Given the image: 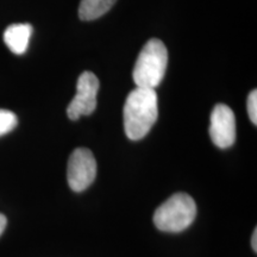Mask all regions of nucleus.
Masks as SVG:
<instances>
[{
	"label": "nucleus",
	"mask_w": 257,
	"mask_h": 257,
	"mask_svg": "<svg viewBox=\"0 0 257 257\" xmlns=\"http://www.w3.org/2000/svg\"><path fill=\"white\" fill-rule=\"evenodd\" d=\"M246 110H248L250 120L252 121L253 125H256L257 124V91L256 89H253L252 92H250L248 100H246Z\"/></svg>",
	"instance_id": "obj_10"
},
{
	"label": "nucleus",
	"mask_w": 257,
	"mask_h": 257,
	"mask_svg": "<svg viewBox=\"0 0 257 257\" xmlns=\"http://www.w3.org/2000/svg\"><path fill=\"white\" fill-rule=\"evenodd\" d=\"M117 0H81L79 17L82 21H94L107 14Z\"/></svg>",
	"instance_id": "obj_8"
},
{
	"label": "nucleus",
	"mask_w": 257,
	"mask_h": 257,
	"mask_svg": "<svg viewBox=\"0 0 257 257\" xmlns=\"http://www.w3.org/2000/svg\"><path fill=\"white\" fill-rule=\"evenodd\" d=\"M68 184L74 192H82L93 184L96 176V161L91 150L78 148L68 162Z\"/></svg>",
	"instance_id": "obj_4"
},
{
	"label": "nucleus",
	"mask_w": 257,
	"mask_h": 257,
	"mask_svg": "<svg viewBox=\"0 0 257 257\" xmlns=\"http://www.w3.org/2000/svg\"><path fill=\"white\" fill-rule=\"evenodd\" d=\"M168 64V50L162 41L152 38L146 43L137 57L133 78L137 87H159L162 82Z\"/></svg>",
	"instance_id": "obj_2"
},
{
	"label": "nucleus",
	"mask_w": 257,
	"mask_h": 257,
	"mask_svg": "<svg viewBox=\"0 0 257 257\" xmlns=\"http://www.w3.org/2000/svg\"><path fill=\"white\" fill-rule=\"evenodd\" d=\"M99 80L91 72H83L76 83V94L67 107L69 119L78 120L82 115H89L96 107Z\"/></svg>",
	"instance_id": "obj_5"
},
{
	"label": "nucleus",
	"mask_w": 257,
	"mask_h": 257,
	"mask_svg": "<svg viewBox=\"0 0 257 257\" xmlns=\"http://www.w3.org/2000/svg\"><path fill=\"white\" fill-rule=\"evenodd\" d=\"M159 99L155 89L136 87L125 100L123 118L126 136L140 141L149 134L159 117Z\"/></svg>",
	"instance_id": "obj_1"
},
{
	"label": "nucleus",
	"mask_w": 257,
	"mask_h": 257,
	"mask_svg": "<svg viewBox=\"0 0 257 257\" xmlns=\"http://www.w3.org/2000/svg\"><path fill=\"white\" fill-rule=\"evenodd\" d=\"M31 35L32 27L30 24H12L4 32V42L16 55H23L29 47Z\"/></svg>",
	"instance_id": "obj_7"
},
{
	"label": "nucleus",
	"mask_w": 257,
	"mask_h": 257,
	"mask_svg": "<svg viewBox=\"0 0 257 257\" xmlns=\"http://www.w3.org/2000/svg\"><path fill=\"white\" fill-rule=\"evenodd\" d=\"M251 246L253 249V251H257V230L255 229L253 230V233H252V238H251Z\"/></svg>",
	"instance_id": "obj_12"
},
{
	"label": "nucleus",
	"mask_w": 257,
	"mask_h": 257,
	"mask_svg": "<svg viewBox=\"0 0 257 257\" xmlns=\"http://www.w3.org/2000/svg\"><path fill=\"white\" fill-rule=\"evenodd\" d=\"M18 119L14 112L9 110H0V136L9 134L17 126Z\"/></svg>",
	"instance_id": "obj_9"
},
{
	"label": "nucleus",
	"mask_w": 257,
	"mask_h": 257,
	"mask_svg": "<svg viewBox=\"0 0 257 257\" xmlns=\"http://www.w3.org/2000/svg\"><path fill=\"white\" fill-rule=\"evenodd\" d=\"M197 216V205L191 195L176 193L155 211L154 223L165 232H181L187 229Z\"/></svg>",
	"instance_id": "obj_3"
},
{
	"label": "nucleus",
	"mask_w": 257,
	"mask_h": 257,
	"mask_svg": "<svg viewBox=\"0 0 257 257\" xmlns=\"http://www.w3.org/2000/svg\"><path fill=\"white\" fill-rule=\"evenodd\" d=\"M6 224H8V219L3 213H0V236H2L3 232H4Z\"/></svg>",
	"instance_id": "obj_11"
},
{
	"label": "nucleus",
	"mask_w": 257,
	"mask_h": 257,
	"mask_svg": "<svg viewBox=\"0 0 257 257\" xmlns=\"http://www.w3.org/2000/svg\"><path fill=\"white\" fill-rule=\"evenodd\" d=\"M210 136L214 146L220 149L230 148L236 141V118L227 105L214 106L211 114Z\"/></svg>",
	"instance_id": "obj_6"
}]
</instances>
